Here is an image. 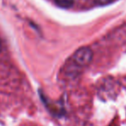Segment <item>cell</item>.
<instances>
[{"label":"cell","instance_id":"4","mask_svg":"<svg viewBox=\"0 0 126 126\" xmlns=\"http://www.w3.org/2000/svg\"><path fill=\"white\" fill-rule=\"evenodd\" d=\"M1 49H2V44H1V40H0V51H1Z\"/></svg>","mask_w":126,"mask_h":126},{"label":"cell","instance_id":"1","mask_svg":"<svg viewBox=\"0 0 126 126\" xmlns=\"http://www.w3.org/2000/svg\"><path fill=\"white\" fill-rule=\"evenodd\" d=\"M93 58V52L89 47H81L73 54V61L79 66H87Z\"/></svg>","mask_w":126,"mask_h":126},{"label":"cell","instance_id":"2","mask_svg":"<svg viewBox=\"0 0 126 126\" xmlns=\"http://www.w3.org/2000/svg\"><path fill=\"white\" fill-rule=\"evenodd\" d=\"M55 3L61 8H70L73 5L74 0H55Z\"/></svg>","mask_w":126,"mask_h":126},{"label":"cell","instance_id":"3","mask_svg":"<svg viewBox=\"0 0 126 126\" xmlns=\"http://www.w3.org/2000/svg\"><path fill=\"white\" fill-rule=\"evenodd\" d=\"M112 0H94V2L99 5H106L110 3Z\"/></svg>","mask_w":126,"mask_h":126}]
</instances>
